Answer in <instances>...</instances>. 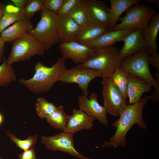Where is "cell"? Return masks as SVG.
I'll list each match as a JSON object with an SVG mask.
<instances>
[{
	"instance_id": "36",
	"label": "cell",
	"mask_w": 159,
	"mask_h": 159,
	"mask_svg": "<svg viewBox=\"0 0 159 159\" xmlns=\"http://www.w3.org/2000/svg\"><path fill=\"white\" fill-rule=\"evenodd\" d=\"M11 1L14 5L18 8L21 11L25 7V5L27 3V0H11Z\"/></svg>"
},
{
	"instance_id": "14",
	"label": "cell",
	"mask_w": 159,
	"mask_h": 159,
	"mask_svg": "<svg viewBox=\"0 0 159 159\" xmlns=\"http://www.w3.org/2000/svg\"><path fill=\"white\" fill-rule=\"evenodd\" d=\"M57 25L60 43L74 40L82 27L68 15H58Z\"/></svg>"
},
{
	"instance_id": "29",
	"label": "cell",
	"mask_w": 159,
	"mask_h": 159,
	"mask_svg": "<svg viewBox=\"0 0 159 159\" xmlns=\"http://www.w3.org/2000/svg\"><path fill=\"white\" fill-rule=\"evenodd\" d=\"M0 22V33L10 25L20 20L26 19L22 11L16 13L3 12Z\"/></svg>"
},
{
	"instance_id": "7",
	"label": "cell",
	"mask_w": 159,
	"mask_h": 159,
	"mask_svg": "<svg viewBox=\"0 0 159 159\" xmlns=\"http://www.w3.org/2000/svg\"><path fill=\"white\" fill-rule=\"evenodd\" d=\"M157 14L155 10L146 4L134 5L126 10L124 16L119 18L121 22L116 24L111 31L132 29L142 30Z\"/></svg>"
},
{
	"instance_id": "21",
	"label": "cell",
	"mask_w": 159,
	"mask_h": 159,
	"mask_svg": "<svg viewBox=\"0 0 159 159\" xmlns=\"http://www.w3.org/2000/svg\"><path fill=\"white\" fill-rule=\"evenodd\" d=\"M33 28V26L29 20H20L4 30L1 33L0 37L4 39L6 42L11 43Z\"/></svg>"
},
{
	"instance_id": "37",
	"label": "cell",
	"mask_w": 159,
	"mask_h": 159,
	"mask_svg": "<svg viewBox=\"0 0 159 159\" xmlns=\"http://www.w3.org/2000/svg\"><path fill=\"white\" fill-rule=\"evenodd\" d=\"M6 42L4 39L0 37V62L5 58L4 56V45Z\"/></svg>"
},
{
	"instance_id": "8",
	"label": "cell",
	"mask_w": 159,
	"mask_h": 159,
	"mask_svg": "<svg viewBox=\"0 0 159 159\" xmlns=\"http://www.w3.org/2000/svg\"><path fill=\"white\" fill-rule=\"evenodd\" d=\"M102 79L104 107L107 113L118 117L127 105L126 99L114 85L110 77Z\"/></svg>"
},
{
	"instance_id": "33",
	"label": "cell",
	"mask_w": 159,
	"mask_h": 159,
	"mask_svg": "<svg viewBox=\"0 0 159 159\" xmlns=\"http://www.w3.org/2000/svg\"><path fill=\"white\" fill-rule=\"evenodd\" d=\"M19 159H36V153L34 148H32L27 150L23 151L19 155Z\"/></svg>"
},
{
	"instance_id": "40",
	"label": "cell",
	"mask_w": 159,
	"mask_h": 159,
	"mask_svg": "<svg viewBox=\"0 0 159 159\" xmlns=\"http://www.w3.org/2000/svg\"><path fill=\"white\" fill-rule=\"evenodd\" d=\"M4 121V117L2 114L0 112V125L3 123Z\"/></svg>"
},
{
	"instance_id": "34",
	"label": "cell",
	"mask_w": 159,
	"mask_h": 159,
	"mask_svg": "<svg viewBox=\"0 0 159 159\" xmlns=\"http://www.w3.org/2000/svg\"><path fill=\"white\" fill-rule=\"evenodd\" d=\"M149 64L155 67L159 72V54L158 53L153 55H150L149 59Z\"/></svg>"
},
{
	"instance_id": "35",
	"label": "cell",
	"mask_w": 159,
	"mask_h": 159,
	"mask_svg": "<svg viewBox=\"0 0 159 159\" xmlns=\"http://www.w3.org/2000/svg\"><path fill=\"white\" fill-rule=\"evenodd\" d=\"M21 11L13 3H8L4 5L3 12L9 13H16Z\"/></svg>"
},
{
	"instance_id": "26",
	"label": "cell",
	"mask_w": 159,
	"mask_h": 159,
	"mask_svg": "<svg viewBox=\"0 0 159 159\" xmlns=\"http://www.w3.org/2000/svg\"><path fill=\"white\" fill-rule=\"evenodd\" d=\"M16 80L15 69L6 63L5 58L0 65V87H6Z\"/></svg>"
},
{
	"instance_id": "28",
	"label": "cell",
	"mask_w": 159,
	"mask_h": 159,
	"mask_svg": "<svg viewBox=\"0 0 159 159\" xmlns=\"http://www.w3.org/2000/svg\"><path fill=\"white\" fill-rule=\"evenodd\" d=\"M6 134L10 137L11 141L16 144V146L23 151L34 147L38 138L37 135L34 134L29 136L26 139L21 140L10 131H6Z\"/></svg>"
},
{
	"instance_id": "16",
	"label": "cell",
	"mask_w": 159,
	"mask_h": 159,
	"mask_svg": "<svg viewBox=\"0 0 159 159\" xmlns=\"http://www.w3.org/2000/svg\"><path fill=\"white\" fill-rule=\"evenodd\" d=\"M135 29L107 31L85 45L94 49L113 47L117 42H123L127 36Z\"/></svg>"
},
{
	"instance_id": "23",
	"label": "cell",
	"mask_w": 159,
	"mask_h": 159,
	"mask_svg": "<svg viewBox=\"0 0 159 159\" xmlns=\"http://www.w3.org/2000/svg\"><path fill=\"white\" fill-rule=\"evenodd\" d=\"M69 115L64 111L62 105L56 110L46 119L47 122L56 129L64 131L67 124Z\"/></svg>"
},
{
	"instance_id": "9",
	"label": "cell",
	"mask_w": 159,
	"mask_h": 159,
	"mask_svg": "<svg viewBox=\"0 0 159 159\" xmlns=\"http://www.w3.org/2000/svg\"><path fill=\"white\" fill-rule=\"evenodd\" d=\"M101 77L100 74L95 70L77 66L67 69L59 78L58 81L66 83L77 84L82 95L88 96V85L95 78Z\"/></svg>"
},
{
	"instance_id": "42",
	"label": "cell",
	"mask_w": 159,
	"mask_h": 159,
	"mask_svg": "<svg viewBox=\"0 0 159 159\" xmlns=\"http://www.w3.org/2000/svg\"></svg>"
},
{
	"instance_id": "3",
	"label": "cell",
	"mask_w": 159,
	"mask_h": 159,
	"mask_svg": "<svg viewBox=\"0 0 159 159\" xmlns=\"http://www.w3.org/2000/svg\"><path fill=\"white\" fill-rule=\"evenodd\" d=\"M119 50L118 48L113 46L95 49L86 62L76 66L96 70L100 74L102 78L110 77L119 67Z\"/></svg>"
},
{
	"instance_id": "27",
	"label": "cell",
	"mask_w": 159,
	"mask_h": 159,
	"mask_svg": "<svg viewBox=\"0 0 159 159\" xmlns=\"http://www.w3.org/2000/svg\"><path fill=\"white\" fill-rule=\"evenodd\" d=\"M35 105L36 113L42 118H47L57 107L54 103L48 102L42 97L37 99Z\"/></svg>"
},
{
	"instance_id": "17",
	"label": "cell",
	"mask_w": 159,
	"mask_h": 159,
	"mask_svg": "<svg viewBox=\"0 0 159 159\" xmlns=\"http://www.w3.org/2000/svg\"><path fill=\"white\" fill-rule=\"evenodd\" d=\"M96 120L80 110L74 109L72 114L69 115L65 132L74 134L82 130H90L94 126L93 122Z\"/></svg>"
},
{
	"instance_id": "30",
	"label": "cell",
	"mask_w": 159,
	"mask_h": 159,
	"mask_svg": "<svg viewBox=\"0 0 159 159\" xmlns=\"http://www.w3.org/2000/svg\"><path fill=\"white\" fill-rule=\"evenodd\" d=\"M44 0H28L21 11L26 19L29 20L38 11H41Z\"/></svg>"
},
{
	"instance_id": "11",
	"label": "cell",
	"mask_w": 159,
	"mask_h": 159,
	"mask_svg": "<svg viewBox=\"0 0 159 159\" xmlns=\"http://www.w3.org/2000/svg\"><path fill=\"white\" fill-rule=\"evenodd\" d=\"M58 47L62 57L70 59L76 64L85 63L95 49L74 40L60 43Z\"/></svg>"
},
{
	"instance_id": "39",
	"label": "cell",
	"mask_w": 159,
	"mask_h": 159,
	"mask_svg": "<svg viewBox=\"0 0 159 159\" xmlns=\"http://www.w3.org/2000/svg\"><path fill=\"white\" fill-rule=\"evenodd\" d=\"M147 2L148 4L151 3H155L157 7L159 8V0H145Z\"/></svg>"
},
{
	"instance_id": "15",
	"label": "cell",
	"mask_w": 159,
	"mask_h": 159,
	"mask_svg": "<svg viewBox=\"0 0 159 159\" xmlns=\"http://www.w3.org/2000/svg\"><path fill=\"white\" fill-rule=\"evenodd\" d=\"M86 12L88 22L109 26L110 8L102 1L87 0Z\"/></svg>"
},
{
	"instance_id": "6",
	"label": "cell",
	"mask_w": 159,
	"mask_h": 159,
	"mask_svg": "<svg viewBox=\"0 0 159 159\" xmlns=\"http://www.w3.org/2000/svg\"><path fill=\"white\" fill-rule=\"evenodd\" d=\"M45 51L37 40L27 32L12 42L10 53L6 61L12 65L15 62L27 61L35 55H43Z\"/></svg>"
},
{
	"instance_id": "19",
	"label": "cell",
	"mask_w": 159,
	"mask_h": 159,
	"mask_svg": "<svg viewBox=\"0 0 159 159\" xmlns=\"http://www.w3.org/2000/svg\"><path fill=\"white\" fill-rule=\"evenodd\" d=\"M159 31V14L152 17L146 26L142 30L143 34L150 55L158 53L157 39Z\"/></svg>"
},
{
	"instance_id": "31",
	"label": "cell",
	"mask_w": 159,
	"mask_h": 159,
	"mask_svg": "<svg viewBox=\"0 0 159 159\" xmlns=\"http://www.w3.org/2000/svg\"><path fill=\"white\" fill-rule=\"evenodd\" d=\"M64 0H44L42 9L48 10L57 13Z\"/></svg>"
},
{
	"instance_id": "18",
	"label": "cell",
	"mask_w": 159,
	"mask_h": 159,
	"mask_svg": "<svg viewBox=\"0 0 159 159\" xmlns=\"http://www.w3.org/2000/svg\"><path fill=\"white\" fill-rule=\"evenodd\" d=\"M152 86L143 79L128 74L127 96L130 104H133L139 101L144 93L151 91Z\"/></svg>"
},
{
	"instance_id": "25",
	"label": "cell",
	"mask_w": 159,
	"mask_h": 159,
	"mask_svg": "<svg viewBox=\"0 0 159 159\" xmlns=\"http://www.w3.org/2000/svg\"><path fill=\"white\" fill-rule=\"evenodd\" d=\"M110 77L114 85L126 99L127 97L128 74L118 68Z\"/></svg>"
},
{
	"instance_id": "1",
	"label": "cell",
	"mask_w": 159,
	"mask_h": 159,
	"mask_svg": "<svg viewBox=\"0 0 159 159\" xmlns=\"http://www.w3.org/2000/svg\"><path fill=\"white\" fill-rule=\"evenodd\" d=\"M151 98L150 95L146 96L138 102L127 105L120 115L119 118L112 124V126L116 128L115 133L108 142L104 141V144L100 147L125 146L126 135L135 124L143 129H146L147 126L143 119L142 112L144 106Z\"/></svg>"
},
{
	"instance_id": "2",
	"label": "cell",
	"mask_w": 159,
	"mask_h": 159,
	"mask_svg": "<svg viewBox=\"0 0 159 159\" xmlns=\"http://www.w3.org/2000/svg\"><path fill=\"white\" fill-rule=\"evenodd\" d=\"M63 57L58 58L51 67L38 61L35 64V72L30 78L19 79V83L36 94L46 93L54 86L59 77L67 69Z\"/></svg>"
},
{
	"instance_id": "22",
	"label": "cell",
	"mask_w": 159,
	"mask_h": 159,
	"mask_svg": "<svg viewBox=\"0 0 159 159\" xmlns=\"http://www.w3.org/2000/svg\"><path fill=\"white\" fill-rule=\"evenodd\" d=\"M140 1V0H110L109 31L112 29L120 16L125 11L138 4Z\"/></svg>"
},
{
	"instance_id": "5",
	"label": "cell",
	"mask_w": 159,
	"mask_h": 159,
	"mask_svg": "<svg viewBox=\"0 0 159 159\" xmlns=\"http://www.w3.org/2000/svg\"><path fill=\"white\" fill-rule=\"evenodd\" d=\"M149 56L147 51L126 57L120 60L119 68L127 74L145 80L155 89L159 87V72L155 73L156 79L152 76L149 67Z\"/></svg>"
},
{
	"instance_id": "12",
	"label": "cell",
	"mask_w": 159,
	"mask_h": 159,
	"mask_svg": "<svg viewBox=\"0 0 159 159\" xmlns=\"http://www.w3.org/2000/svg\"><path fill=\"white\" fill-rule=\"evenodd\" d=\"M98 96L95 93H92L89 96L79 95L77 97L79 109L89 115L98 120L102 125L108 124L106 110L104 106L101 105L98 102Z\"/></svg>"
},
{
	"instance_id": "24",
	"label": "cell",
	"mask_w": 159,
	"mask_h": 159,
	"mask_svg": "<svg viewBox=\"0 0 159 159\" xmlns=\"http://www.w3.org/2000/svg\"><path fill=\"white\" fill-rule=\"evenodd\" d=\"M87 1V0H80L67 14L82 26L88 22L86 12Z\"/></svg>"
},
{
	"instance_id": "13",
	"label": "cell",
	"mask_w": 159,
	"mask_h": 159,
	"mask_svg": "<svg viewBox=\"0 0 159 159\" xmlns=\"http://www.w3.org/2000/svg\"><path fill=\"white\" fill-rule=\"evenodd\" d=\"M123 42V46L119 52L120 61L132 55L148 51L141 29L133 30L127 36Z\"/></svg>"
},
{
	"instance_id": "10",
	"label": "cell",
	"mask_w": 159,
	"mask_h": 159,
	"mask_svg": "<svg viewBox=\"0 0 159 159\" xmlns=\"http://www.w3.org/2000/svg\"><path fill=\"white\" fill-rule=\"evenodd\" d=\"M73 135L63 132L53 136H42L41 141L48 150L64 152L80 159H91L84 156L76 150L74 145Z\"/></svg>"
},
{
	"instance_id": "20",
	"label": "cell",
	"mask_w": 159,
	"mask_h": 159,
	"mask_svg": "<svg viewBox=\"0 0 159 159\" xmlns=\"http://www.w3.org/2000/svg\"><path fill=\"white\" fill-rule=\"evenodd\" d=\"M109 31V26L88 22L82 28L74 41L86 44Z\"/></svg>"
},
{
	"instance_id": "41",
	"label": "cell",
	"mask_w": 159,
	"mask_h": 159,
	"mask_svg": "<svg viewBox=\"0 0 159 159\" xmlns=\"http://www.w3.org/2000/svg\"><path fill=\"white\" fill-rule=\"evenodd\" d=\"M0 159H4L0 155Z\"/></svg>"
},
{
	"instance_id": "4",
	"label": "cell",
	"mask_w": 159,
	"mask_h": 159,
	"mask_svg": "<svg viewBox=\"0 0 159 159\" xmlns=\"http://www.w3.org/2000/svg\"><path fill=\"white\" fill-rule=\"evenodd\" d=\"M40 19L34 28L28 33L39 43L45 51L59 44L57 28L58 15L47 9H42Z\"/></svg>"
},
{
	"instance_id": "38",
	"label": "cell",
	"mask_w": 159,
	"mask_h": 159,
	"mask_svg": "<svg viewBox=\"0 0 159 159\" xmlns=\"http://www.w3.org/2000/svg\"><path fill=\"white\" fill-rule=\"evenodd\" d=\"M4 5V4L0 1V22L4 14L3 8Z\"/></svg>"
},
{
	"instance_id": "32",
	"label": "cell",
	"mask_w": 159,
	"mask_h": 159,
	"mask_svg": "<svg viewBox=\"0 0 159 159\" xmlns=\"http://www.w3.org/2000/svg\"><path fill=\"white\" fill-rule=\"evenodd\" d=\"M80 0H64L59 9L58 15H67L69 12L78 4Z\"/></svg>"
}]
</instances>
